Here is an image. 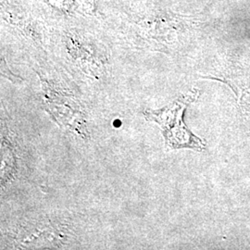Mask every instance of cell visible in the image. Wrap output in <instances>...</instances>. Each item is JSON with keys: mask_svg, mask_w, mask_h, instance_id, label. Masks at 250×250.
Segmentation results:
<instances>
[{"mask_svg": "<svg viewBox=\"0 0 250 250\" xmlns=\"http://www.w3.org/2000/svg\"><path fill=\"white\" fill-rule=\"evenodd\" d=\"M192 101L193 98L190 96L183 97L161 109L144 110V116L147 121L161 126L166 146L170 148L203 149L205 147L203 142L192 134L184 123L185 111Z\"/></svg>", "mask_w": 250, "mask_h": 250, "instance_id": "6da1fadb", "label": "cell"}, {"mask_svg": "<svg viewBox=\"0 0 250 250\" xmlns=\"http://www.w3.org/2000/svg\"><path fill=\"white\" fill-rule=\"evenodd\" d=\"M17 158L6 134L2 132L1 137V185H7L16 173Z\"/></svg>", "mask_w": 250, "mask_h": 250, "instance_id": "7a4b0ae2", "label": "cell"}, {"mask_svg": "<svg viewBox=\"0 0 250 250\" xmlns=\"http://www.w3.org/2000/svg\"><path fill=\"white\" fill-rule=\"evenodd\" d=\"M1 73H2L3 77L9 79V81H11L13 83H20L21 81V78H19L18 76H16L14 73H12L9 71L6 61H5V59H3V57L1 58Z\"/></svg>", "mask_w": 250, "mask_h": 250, "instance_id": "3957f363", "label": "cell"}]
</instances>
